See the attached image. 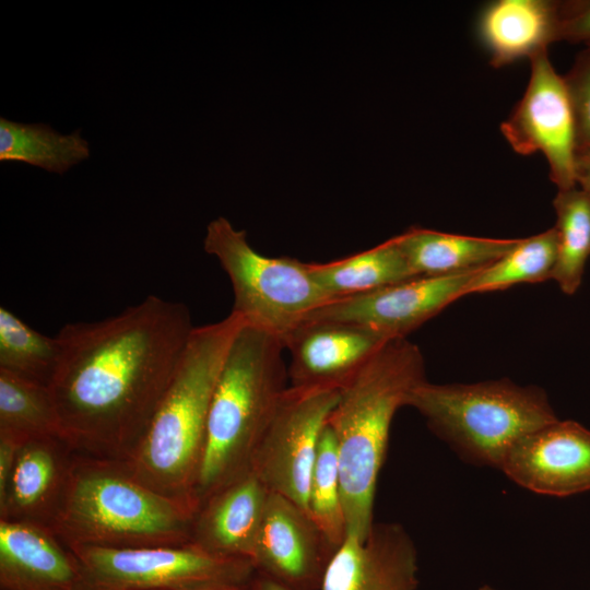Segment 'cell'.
<instances>
[{"mask_svg": "<svg viewBox=\"0 0 590 590\" xmlns=\"http://www.w3.org/2000/svg\"><path fill=\"white\" fill-rule=\"evenodd\" d=\"M479 31L495 68L530 59L557 40V2L495 1L483 11Z\"/></svg>", "mask_w": 590, "mask_h": 590, "instance_id": "cell-19", "label": "cell"}, {"mask_svg": "<svg viewBox=\"0 0 590 590\" xmlns=\"http://www.w3.org/2000/svg\"><path fill=\"white\" fill-rule=\"evenodd\" d=\"M59 357L57 337L44 335L0 308V369L49 387Z\"/></svg>", "mask_w": 590, "mask_h": 590, "instance_id": "cell-26", "label": "cell"}, {"mask_svg": "<svg viewBox=\"0 0 590 590\" xmlns=\"http://www.w3.org/2000/svg\"><path fill=\"white\" fill-rule=\"evenodd\" d=\"M23 441L24 439L17 436L0 432V499L5 495L17 451Z\"/></svg>", "mask_w": 590, "mask_h": 590, "instance_id": "cell-30", "label": "cell"}, {"mask_svg": "<svg viewBox=\"0 0 590 590\" xmlns=\"http://www.w3.org/2000/svg\"><path fill=\"white\" fill-rule=\"evenodd\" d=\"M417 551L399 523H374L364 541L346 536L320 590H416Z\"/></svg>", "mask_w": 590, "mask_h": 590, "instance_id": "cell-16", "label": "cell"}, {"mask_svg": "<svg viewBox=\"0 0 590 590\" xmlns=\"http://www.w3.org/2000/svg\"><path fill=\"white\" fill-rule=\"evenodd\" d=\"M269 494L252 471L212 493L194 515L190 543L213 554L251 560Z\"/></svg>", "mask_w": 590, "mask_h": 590, "instance_id": "cell-18", "label": "cell"}, {"mask_svg": "<svg viewBox=\"0 0 590 590\" xmlns=\"http://www.w3.org/2000/svg\"><path fill=\"white\" fill-rule=\"evenodd\" d=\"M388 341L356 324L305 319L283 340L290 386L341 390Z\"/></svg>", "mask_w": 590, "mask_h": 590, "instance_id": "cell-14", "label": "cell"}, {"mask_svg": "<svg viewBox=\"0 0 590 590\" xmlns=\"http://www.w3.org/2000/svg\"><path fill=\"white\" fill-rule=\"evenodd\" d=\"M193 328L186 305L149 295L119 315L59 331L49 389L61 437L76 453L117 460L132 453Z\"/></svg>", "mask_w": 590, "mask_h": 590, "instance_id": "cell-1", "label": "cell"}, {"mask_svg": "<svg viewBox=\"0 0 590 590\" xmlns=\"http://www.w3.org/2000/svg\"><path fill=\"white\" fill-rule=\"evenodd\" d=\"M405 405L462 459L498 469L518 439L557 420L542 389L508 379L446 385L425 380L410 392Z\"/></svg>", "mask_w": 590, "mask_h": 590, "instance_id": "cell-6", "label": "cell"}, {"mask_svg": "<svg viewBox=\"0 0 590 590\" xmlns=\"http://www.w3.org/2000/svg\"><path fill=\"white\" fill-rule=\"evenodd\" d=\"M480 269L448 275L416 276L367 293L331 299L305 319L352 323L388 340L406 338L464 296L469 281Z\"/></svg>", "mask_w": 590, "mask_h": 590, "instance_id": "cell-11", "label": "cell"}, {"mask_svg": "<svg viewBox=\"0 0 590 590\" xmlns=\"http://www.w3.org/2000/svg\"><path fill=\"white\" fill-rule=\"evenodd\" d=\"M564 79L574 111L577 149L590 148V47L577 56Z\"/></svg>", "mask_w": 590, "mask_h": 590, "instance_id": "cell-28", "label": "cell"}, {"mask_svg": "<svg viewBox=\"0 0 590 590\" xmlns=\"http://www.w3.org/2000/svg\"><path fill=\"white\" fill-rule=\"evenodd\" d=\"M335 552L305 509L270 492L251 556L257 573L296 590H320Z\"/></svg>", "mask_w": 590, "mask_h": 590, "instance_id": "cell-12", "label": "cell"}, {"mask_svg": "<svg viewBox=\"0 0 590 590\" xmlns=\"http://www.w3.org/2000/svg\"><path fill=\"white\" fill-rule=\"evenodd\" d=\"M75 451L61 436L26 439L0 499V519L51 527L69 481Z\"/></svg>", "mask_w": 590, "mask_h": 590, "instance_id": "cell-17", "label": "cell"}, {"mask_svg": "<svg viewBox=\"0 0 590 590\" xmlns=\"http://www.w3.org/2000/svg\"><path fill=\"white\" fill-rule=\"evenodd\" d=\"M0 590H95L75 553L45 524L0 519Z\"/></svg>", "mask_w": 590, "mask_h": 590, "instance_id": "cell-15", "label": "cell"}, {"mask_svg": "<svg viewBox=\"0 0 590 590\" xmlns=\"http://www.w3.org/2000/svg\"><path fill=\"white\" fill-rule=\"evenodd\" d=\"M198 508L150 487L123 460L75 452L50 528L67 545H182L190 543Z\"/></svg>", "mask_w": 590, "mask_h": 590, "instance_id": "cell-4", "label": "cell"}, {"mask_svg": "<svg viewBox=\"0 0 590 590\" xmlns=\"http://www.w3.org/2000/svg\"><path fill=\"white\" fill-rule=\"evenodd\" d=\"M245 321L194 327L177 370L142 439L123 460L143 483L175 499L199 504L193 491L212 394L229 347Z\"/></svg>", "mask_w": 590, "mask_h": 590, "instance_id": "cell-3", "label": "cell"}, {"mask_svg": "<svg viewBox=\"0 0 590 590\" xmlns=\"http://www.w3.org/2000/svg\"><path fill=\"white\" fill-rule=\"evenodd\" d=\"M252 590H296L271 577L256 573L251 580Z\"/></svg>", "mask_w": 590, "mask_h": 590, "instance_id": "cell-32", "label": "cell"}, {"mask_svg": "<svg viewBox=\"0 0 590 590\" xmlns=\"http://www.w3.org/2000/svg\"><path fill=\"white\" fill-rule=\"evenodd\" d=\"M553 206L557 252L552 280L564 294L573 295L590 258V196L577 186L558 190Z\"/></svg>", "mask_w": 590, "mask_h": 590, "instance_id": "cell-23", "label": "cell"}, {"mask_svg": "<svg viewBox=\"0 0 590 590\" xmlns=\"http://www.w3.org/2000/svg\"><path fill=\"white\" fill-rule=\"evenodd\" d=\"M557 40L590 44V0L557 2Z\"/></svg>", "mask_w": 590, "mask_h": 590, "instance_id": "cell-29", "label": "cell"}, {"mask_svg": "<svg viewBox=\"0 0 590 590\" xmlns=\"http://www.w3.org/2000/svg\"><path fill=\"white\" fill-rule=\"evenodd\" d=\"M425 380L418 346L401 338L388 341L340 390L328 424L337 441L347 536L364 541L375 523L376 486L393 416Z\"/></svg>", "mask_w": 590, "mask_h": 590, "instance_id": "cell-2", "label": "cell"}, {"mask_svg": "<svg viewBox=\"0 0 590 590\" xmlns=\"http://www.w3.org/2000/svg\"><path fill=\"white\" fill-rule=\"evenodd\" d=\"M175 590H252L251 582L245 585H211Z\"/></svg>", "mask_w": 590, "mask_h": 590, "instance_id": "cell-33", "label": "cell"}, {"mask_svg": "<svg viewBox=\"0 0 590 590\" xmlns=\"http://www.w3.org/2000/svg\"><path fill=\"white\" fill-rule=\"evenodd\" d=\"M400 247L415 276L467 272L496 261L519 239H497L413 227L398 235Z\"/></svg>", "mask_w": 590, "mask_h": 590, "instance_id": "cell-20", "label": "cell"}, {"mask_svg": "<svg viewBox=\"0 0 590 590\" xmlns=\"http://www.w3.org/2000/svg\"><path fill=\"white\" fill-rule=\"evenodd\" d=\"M90 149L80 131L63 135L43 123L0 119V161L20 162L63 174L87 158Z\"/></svg>", "mask_w": 590, "mask_h": 590, "instance_id": "cell-22", "label": "cell"}, {"mask_svg": "<svg viewBox=\"0 0 590 590\" xmlns=\"http://www.w3.org/2000/svg\"><path fill=\"white\" fill-rule=\"evenodd\" d=\"M308 268L330 300L416 278L397 236L343 259L327 263H308Z\"/></svg>", "mask_w": 590, "mask_h": 590, "instance_id": "cell-21", "label": "cell"}, {"mask_svg": "<svg viewBox=\"0 0 590 590\" xmlns=\"http://www.w3.org/2000/svg\"><path fill=\"white\" fill-rule=\"evenodd\" d=\"M499 469L538 494L563 497L586 492L590 489V430L557 418L518 439Z\"/></svg>", "mask_w": 590, "mask_h": 590, "instance_id": "cell-13", "label": "cell"}, {"mask_svg": "<svg viewBox=\"0 0 590 590\" xmlns=\"http://www.w3.org/2000/svg\"><path fill=\"white\" fill-rule=\"evenodd\" d=\"M479 590H495V589H493V588H491L488 586H484V587L480 588Z\"/></svg>", "mask_w": 590, "mask_h": 590, "instance_id": "cell-34", "label": "cell"}, {"mask_svg": "<svg viewBox=\"0 0 590 590\" xmlns=\"http://www.w3.org/2000/svg\"><path fill=\"white\" fill-rule=\"evenodd\" d=\"M0 432L24 440L61 436L49 387L0 369Z\"/></svg>", "mask_w": 590, "mask_h": 590, "instance_id": "cell-25", "label": "cell"}, {"mask_svg": "<svg viewBox=\"0 0 590 590\" xmlns=\"http://www.w3.org/2000/svg\"><path fill=\"white\" fill-rule=\"evenodd\" d=\"M281 338L244 324L215 385L193 491L208 496L250 471L255 449L290 386Z\"/></svg>", "mask_w": 590, "mask_h": 590, "instance_id": "cell-5", "label": "cell"}, {"mask_svg": "<svg viewBox=\"0 0 590 590\" xmlns=\"http://www.w3.org/2000/svg\"><path fill=\"white\" fill-rule=\"evenodd\" d=\"M95 590H175L251 582L250 559L221 556L192 543L143 547L69 545Z\"/></svg>", "mask_w": 590, "mask_h": 590, "instance_id": "cell-8", "label": "cell"}, {"mask_svg": "<svg viewBox=\"0 0 590 590\" xmlns=\"http://www.w3.org/2000/svg\"><path fill=\"white\" fill-rule=\"evenodd\" d=\"M530 62L526 92L500 130L518 154L542 153L558 190L570 189L576 187L577 139L566 82L554 69L547 50L530 58Z\"/></svg>", "mask_w": 590, "mask_h": 590, "instance_id": "cell-10", "label": "cell"}, {"mask_svg": "<svg viewBox=\"0 0 590 590\" xmlns=\"http://www.w3.org/2000/svg\"><path fill=\"white\" fill-rule=\"evenodd\" d=\"M587 47H590V44H587Z\"/></svg>", "mask_w": 590, "mask_h": 590, "instance_id": "cell-35", "label": "cell"}, {"mask_svg": "<svg viewBox=\"0 0 590 590\" xmlns=\"http://www.w3.org/2000/svg\"><path fill=\"white\" fill-rule=\"evenodd\" d=\"M556 252L554 227L519 239L503 257L476 271L469 281L464 295L500 291L521 283H539L552 279Z\"/></svg>", "mask_w": 590, "mask_h": 590, "instance_id": "cell-24", "label": "cell"}, {"mask_svg": "<svg viewBox=\"0 0 590 590\" xmlns=\"http://www.w3.org/2000/svg\"><path fill=\"white\" fill-rule=\"evenodd\" d=\"M203 244L231 281V312L282 341L311 311L330 300L308 263L259 253L249 245L245 231L236 229L223 216L208 225Z\"/></svg>", "mask_w": 590, "mask_h": 590, "instance_id": "cell-7", "label": "cell"}, {"mask_svg": "<svg viewBox=\"0 0 590 590\" xmlns=\"http://www.w3.org/2000/svg\"><path fill=\"white\" fill-rule=\"evenodd\" d=\"M339 396L338 389L288 386L252 456L250 471L269 492L307 512L319 439Z\"/></svg>", "mask_w": 590, "mask_h": 590, "instance_id": "cell-9", "label": "cell"}, {"mask_svg": "<svg viewBox=\"0 0 590 590\" xmlns=\"http://www.w3.org/2000/svg\"><path fill=\"white\" fill-rule=\"evenodd\" d=\"M574 170L576 186L590 196V148L577 149Z\"/></svg>", "mask_w": 590, "mask_h": 590, "instance_id": "cell-31", "label": "cell"}, {"mask_svg": "<svg viewBox=\"0 0 590 590\" xmlns=\"http://www.w3.org/2000/svg\"><path fill=\"white\" fill-rule=\"evenodd\" d=\"M308 512L329 543L338 550L347 533L337 441L328 422L321 433L312 468Z\"/></svg>", "mask_w": 590, "mask_h": 590, "instance_id": "cell-27", "label": "cell"}]
</instances>
